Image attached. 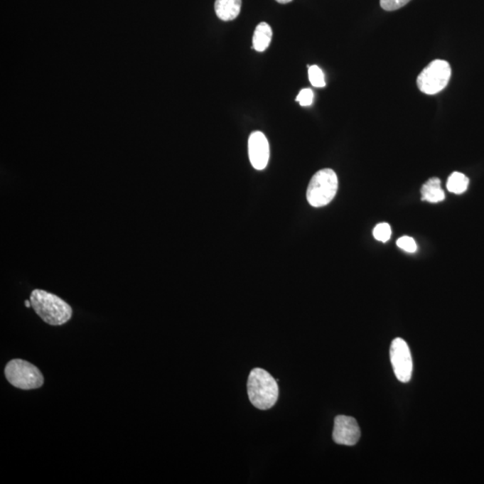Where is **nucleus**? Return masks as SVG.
<instances>
[{"mask_svg": "<svg viewBox=\"0 0 484 484\" xmlns=\"http://www.w3.org/2000/svg\"><path fill=\"white\" fill-rule=\"evenodd\" d=\"M421 193L422 200L430 203H439L445 199V193L438 178H431L425 183L421 188Z\"/></svg>", "mask_w": 484, "mask_h": 484, "instance_id": "nucleus-10", "label": "nucleus"}, {"mask_svg": "<svg viewBox=\"0 0 484 484\" xmlns=\"http://www.w3.org/2000/svg\"><path fill=\"white\" fill-rule=\"evenodd\" d=\"M273 32L272 28L269 23L262 22L256 27L255 32L253 36V49L263 53L267 48H269L272 40Z\"/></svg>", "mask_w": 484, "mask_h": 484, "instance_id": "nucleus-11", "label": "nucleus"}, {"mask_svg": "<svg viewBox=\"0 0 484 484\" xmlns=\"http://www.w3.org/2000/svg\"><path fill=\"white\" fill-rule=\"evenodd\" d=\"M390 360L397 380L401 382H409L413 373V360L409 346L402 338H396L390 348Z\"/></svg>", "mask_w": 484, "mask_h": 484, "instance_id": "nucleus-6", "label": "nucleus"}, {"mask_svg": "<svg viewBox=\"0 0 484 484\" xmlns=\"http://www.w3.org/2000/svg\"><path fill=\"white\" fill-rule=\"evenodd\" d=\"M397 244L400 249L409 253H414L416 252L417 249V245L415 240L408 236L401 237L400 239L397 240Z\"/></svg>", "mask_w": 484, "mask_h": 484, "instance_id": "nucleus-15", "label": "nucleus"}, {"mask_svg": "<svg viewBox=\"0 0 484 484\" xmlns=\"http://www.w3.org/2000/svg\"><path fill=\"white\" fill-rule=\"evenodd\" d=\"M391 228L389 224L383 222L376 226L373 230V236L377 240L381 242H387L391 237Z\"/></svg>", "mask_w": 484, "mask_h": 484, "instance_id": "nucleus-14", "label": "nucleus"}, {"mask_svg": "<svg viewBox=\"0 0 484 484\" xmlns=\"http://www.w3.org/2000/svg\"><path fill=\"white\" fill-rule=\"evenodd\" d=\"M338 190V178L331 169L318 171L312 177L307 190L308 203L314 208H322L334 199Z\"/></svg>", "mask_w": 484, "mask_h": 484, "instance_id": "nucleus-3", "label": "nucleus"}, {"mask_svg": "<svg viewBox=\"0 0 484 484\" xmlns=\"http://www.w3.org/2000/svg\"><path fill=\"white\" fill-rule=\"evenodd\" d=\"M308 79H310L311 84L314 87L321 88L326 87V81L324 73L321 68L318 66H308Z\"/></svg>", "mask_w": 484, "mask_h": 484, "instance_id": "nucleus-13", "label": "nucleus"}, {"mask_svg": "<svg viewBox=\"0 0 484 484\" xmlns=\"http://www.w3.org/2000/svg\"><path fill=\"white\" fill-rule=\"evenodd\" d=\"M249 156L250 163L256 170L265 169L269 163L270 149L269 140L262 132H252L249 139Z\"/></svg>", "mask_w": 484, "mask_h": 484, "instance_id": "nucleus-8", "label": "nucleus"}, {"mask_svg": "<svg viewBox=\"0 0 484 484\" xmlns=\"http://www.w3.org/2000/svg\"><path fill=\"white\" fill-rule=\"evenodd\" d=\"M242 5V0H216V16L222 21H232L240 15Z\"/></svg>", "mask_w": 484, "mask_h": 484, "instance_id": "nucleus-9", "label": "nucleus"}, {"mask_svg": "<svg viewBox=\"0 0 484 484\" xmlns=\"http://www.w3.org/2000/svg\"><path fill=\"white\" fill-rule=\"evenodd\" d=\"M411 0H380V6L386 11H394V10L403 8Z\"/></svg>", "mask_w": 484, "mask_h": 484, "instance_id": "nucleus-16", "label": "nucleus"}, {"mask_svg": "<svg viewBox=\"0 0 484 484\" xmlns=\"http://www.w3.org/2000/svg\"><path fill=\"white\" fill-rule=\"evenodd\" d=\"M25 304H26V306L27 308L32 307V303H31V301H30V300H29V301H25Z\"/></svg>", "mask_w": 484, "mask_h": 484, "instance_id": "nucleus-19", "label": "nucleus"}, {"mask_svg": "<svg viewBox=\"0 0 484 484\" xmlns=\"http://www.w3.org/2000/svg\"><path fill=\"white\" fill-rule=\"evenodd\" d=\"M360 438L358 422L355 418L338 415L335 419L333 439L339 445L355 446Z\"/></svg>", "mask_w": 484, "mask_h": 484, "instance_id": "nucleus-7", "label": "nucleus"}, {"mask_svg": "<svg viewBox=\"0 0 484 484\" xmlns=\"http://www.w3.org/2000/svg\"><path fill=\"white\" fill-rule=\"evenodd\" d=\"M314 94L313 91L310 88L302 89V90L299 92L296 97V102L300 104L301 106L306 107V106H311L312 102H313Z\"/></svg>", "mask_w": 484, "mask_h": 484, "instance_id": "nucleus-17", "label": "nucleus"}, {"mask_svg": "<svg viewBox=\"0 0 484 484\" xmlns=\"http://www.w3.org/2000/svg\"><path fill=\"white\" fill-rule=\"evenodd\" d=\"M468 178L465 174L453 173L448 178L447 188L452 193L462 194L468 190Z\"/></svg>", "mask_w": 484, "mask_h": 484, "instance_id": "nucleus-12", "label": "nucleus"}, {"mask_svg": "<svg viewBox=\"0 0 484 484\" xmlns=\"http://www.w3.org/2000/svg\"><path fill=\"white\" fill-rule=\"evenodd\" d=\"M31 303L36 314L47 324L61 326L70 321L73 311L70 304L57 295L36 289L30 296Z\"/></svg>", "mask_w": 484, "mask_h": 484, "instance_id": "nucleus-1", "label": "nucleus"}, {"mask_svg": "<svg viewBox=\"0 0 484 484\" xmlns=\"http://www.w3.org/2000/svg\"><path fill=\"white\" fill-rule=\"evenodd\" d=\"M247 389L250 403L259 410H267L279 397L277 381L266 370L255 368L249 373Z\"/></svg>", "mask_w": 484, "mask_h": 484, "instance_id": "nucleus-2", "label": "nucleus"}, {"mask_svg": "<svg viewBox=\"0 0 484 484\" xmlns=\"http://www.w3.org/2000/svg\"><path fill=\"white\" fill-rule=\"evenodd\" d=\"M276 1L280 3V4H288V3L293 1V0H276Z\"/></svg>", "mask_w": 484, "mask_h": 484, "instance_id": "nucleus-18", "label": "nucleus"}, {"mask_svg": "<svg viewBox=\"0 0 484 484\" xmlns=\"http://www.w3.org/2000/svg\"><path fill=\"white\" fill-rule=\"evenodd\" d=\"M451 77V67L448 61H431L418 75L417 85L425 95H434L444 90Z\"/></svg>", "mask_w": 484, "mask_h": 484, "instance_id": "nucleus-5", "label": "nucleus"}, {"mask_svg": "<svg viewBox=\"0 0 484 484\" xmlns=\"http://www.w3.org/2000/svg\"><path fill=\"white\" fill-rule=\"evenodd\" d=\"M5 376L12 386L23 390L39 389L44 382L39 369L21 359L10 360L5 368Z\"/></svg>", "mask_w": 484, "mask_h": 484, "instance_id": "nucleus-4", "label": "nucleus"}]
</instances>
